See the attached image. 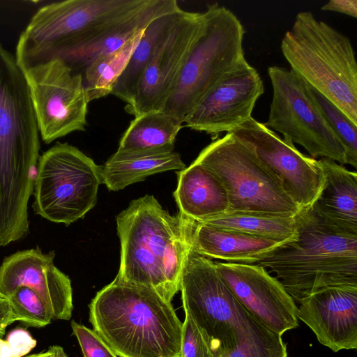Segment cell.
I'll return each mask as SVG.
<instances>
[{
  "label": "cell",
  "mask_w": 357,
  "mask_h": 357,
  "mask_svg": "<svg viewBox=\"0 0 357 357\" xmlns=\"http://www.w3.org/2000/svg\"><path fill=\"white\" fill-rule=\"evenodd\" d=\"M298 238L262 257L297 303L324 287L357 285V234L335 231L311 208L297 215Z\"/></svg>",
  "instance_id": "obj_4"
},
{
  "label": "cell",
  "mask_w": 357,
  "mask_h": 357,
  "mask_svg": "<svg viewBox=\"0 0 357 357\" xmlns=\"http://www.w3.org/2000/svg\"><path fill=\"white\" fill-rule=\"evenodd\" d=\"M182 123L178 119L162 111H152L137 116L123 133L117 151H174Z\"/></svg>",
  "instance_id": "obj_24"
},
{
  "label": "cell",
  "mask_w": 357,
  "mask_h": 357,
  "mask_svg": "<svg viewBox=\"0 0 357 357\" xmlns=\"http://www.w3.org/2000/svg\"><path fill=\"white\" fill-rule=\"evenodd\" d=\"M204 24L162 112L183 123L200 100L245 61V29L236 15L218 3L207 6Z\"/></svg>",
  "instance_id": "obj_7"
},
{
  "label": "cell",
  "mask_w": 357,
  "mask_h": 357,
  "mask_svg": "<svg viewBox=\"0 0 357 357\" xmlns=\"http://www.w3.org/2000/svg\"><path fill=\"white\" fill-rule=\"evenodd\" d=\"M220 357H287V346L282 335L261 326Z\"/></svg>",
  "instance_id": "obj_28"
},
{
  "label": "cell",
  "mask_w": 357,
  "mask_h": 357,
  "mask_svg": "<svg viewBox=\"0 0 357 357\" xmlns=\"http://www.w3.org/2000/svg\"><path fill=\"white\" fill-rule=\"evenodd\" d=\"M194 162L222 184L229 200L227 213L294 217L302 211L281 181L229 132L206 146Z\"/></svg>",
  "instance_id": "obj_9"
},
{
  "label": "cell",
  "mask_w": 357,
  "mask_h": 357,
  "mask_svg": "<svg viewBox=\"0 0 357 357\" xmlns=\"http://www.w3.org/2000/svg\"><path fill=\"white\" fill-rule=\"evenodd\" d=\"M15 321H16L8 300L0 299V337L4 335L6 328Z\"/></svg>",
  "instance_id": "obj_34"
},
{
  "label": "cell",
  "mask_w": 357,
  "mask_h": 357,
  "mask_svg": "<svg viewBox=\"0 0 357 357\" xmlns=\"http://www.w3.org/2000/svg\"><path fill=\"white\" fill-rule=\"evenodd\" d=\"M54 251L38 247L17 251L0 266V293L7 298L16 289L26 287L38 294L52 319L69 320L73 309V289L68 275L54 264Z\"/></svg>",
  "instance_id": "obj_17"
},
{
  "label": "cell",
  "mask_w": 357,
  "mask_h": 357,
  "mask_svg": "<svg viewBox=\"0 0 357 357\" xmlns=\"http://www.w3.org/2000/svg\"><path fill=\"white\" fill-rule=\"evenodd\" d=\"M144 31L128 40L119 49L98 56L86 66L82 76L89 102L112 94Z\"/></svg>",
  "instance_id": "obj_26"
},
{
  "label": "cell",
  "mask_w": 357,
  "mask_h": 357,
  "mask_svg": "<svg viewBox=\"0 0 357 357\" xmlns=\"http://www.w3.org/2000/svg\"><path fill=\"white\" fill-rule=\"evenodd\" d=\"M42 140L50 144L84 131L89 103L82 73L60 60L23 72Z\"/></svg>",
  "instance_id": "obj_12"
},
{
  "label": "cell",
  "mask_w": 357,
  "mask_h": 357,
  "mask_svg": "<svg viewBox=\"0 0 357 357\" xmlns=\"http://www.w3.org/2000/svg\"><path fill=\"white\" fill-rule=\"evenodd\" d=\"M213 262L238 301L266 328L282 335L298 327L296 302L266 268L257 264Z\"/></svg>",
  "instance_id": "obj_15"
},
{
  "label": "cell",
  "mask_w": 357,
  "mask_h": 357,
  "mask_svg": "<svg viewBox=\"0 0 357 357\" xmlns=\"http://www.w3.org/2000/svg\"><path fill=\"white\" fill-rule=\"evenodd\" d=\"M307 86L323 117L341 143L347 164L357 168V125L325 96Z\"/></svg>",
  "instance_id": "obj_27"
},
{
  "label": "cell",
  "mask_w": 357,
  "mask_h": 357,
  "mask_svg": "<svg viewBox=\"0 0 357 357\" xmlns=\"http://www.w3.org/2000/svg\"><path fill=\"white\" fill-rule=\"evenodd\" d=\"M26 357H68L63 349L60 346L50 347L48 350L39 354H32Z\"/></svg>",
  "instance_id": "obj_35"
},
{
  "label": "cell",
  "mask_w": 357,
  "mask_h": 357,
  "mask_svg": "<svg viewBox=\"0 0 357 357\" xmlns=\"http://www.w3.org/2000/svg\"><path fill=\"white\" fill-rule=\"evenodd\" d=\"M292 70L357 125V64L347 36L311 12H300L281 40Z\"/></svg>",
  "instance_id": "obj_6"
},
{
  "label": "cell",
  "mask_w": 357,
  "mask_h": 357,
  "mask_svg": "<svg viewBox=\"0 0 357 357\" xmlns=\"http://www.w3.org/2000/svg\"><path fill=\"white\" fill-rule=\"evenodd\" d=\"M273 88L268 119L264 125L284 139L303 146L312 158L347 164L344 150L323 117L306 84L292 70L270 66Z\"/></svg>",
  "instance_id": "obj_11"
},
{
  "label": "cell",
  "mask_w": 357,
  "mask_h": 357,
  "mask_svg": "<svg viewBox=\"0 0 357 357\" xmlns=\"http://www.w3.org/2000/svg\"><path fill=\"white\" fill-rule=\"evenodd\" d=\"M93 330L119 357H180L182 322L171 302L118 275L89 305Z\"/></svg>",
  "instance_id": "obj_2"
},
{
  "label": "cell",
  "mask_w": 357,
  "mask_h": 357,
  "mask_svg": "<svg viewBox=\"0 0 357 357\" xmlns=\"http://www.w3.org/2000/svg\"><path fill=\"white\" fill-rule=\"evenodd\" d=\"M181 8L153 19L144 29L128 64L118 78L112 94L130 105L143 73L156 50L178 18Z\"/></svg>",
  "instance_id": "obj_23"
},
{
  "label": "cell",
  "mask_w": 357,
  "mask_h": 357,
  "mask_svg": "<svg viewBox=\"0 0 357 357\" xmlns=\"http://www.w3.org/2000/svg\"><path fill=\"white\" fill-rule=\"evenodd\" d=\"M180 357H216L206 337L186 312L182 323Z\"/></svg>",
  "instance_id": "obj_30"
},
{
  "label": "cell",
  "mask_w": 357,
  "mask_h": 357,
  "mask_svg": "<svg viewBox=\"0 0 357 357\" xmlns=\"http://www.w3.org/2000/svg\"><path fill=\"white\" fill-rule=\"evenodd\" d=\"M6 340L9 346L12 357H23L36 345V340L26 330L21 328L11 331Z\"/></svg>",
  "instance_id": "obj_32"
},
{
  "label": "cell",
  "mask_w": 357,
  "mask_h": 357,
  "mask_svg": "<svg viewBox=\"0 0 357 357\" xmlns=\"http://www.w3.org/2000/svg\"><path fill=\"white\" fill-rule=\"evenodd\" d=\"M154 0H66L39 8L21 33L15 58L22 70L69 55L135 17Z\"/></svg>",
  "instance_id": "obj_3"
},
{
  "label": "cell",
  "mask_w": 357,
  "mask_h": 357,
  "mask_svg": "<svg viewBox=\"0 0 357 357\" xmlns=\"http://www.w3.org/2000/svg\"><path fill=\"white\" fill-rule=\"evenodd\" d=\"M298 319L334 352L357 348V285L321 288L298 303Z\"/></svg>",
  "instance_id": "obj_18"
},
{
  "label": "cell",
  "mask_w": 357,
  "mask_h": 357,
  "mask_svg": "<svg viewBox=\"0 0 357 357\" xmlns=\"http://www.w3.org/2000/svg\"><path fill=\"white\" fill-rule=\"evenodd\" d=\"M116 220L121 243L116 275L171 302L191 248V220L180 213L170 215L149 195L130 202Z\"/></svg>",
  "instance_id": "obj_1"
},
{
  "label": "cell",
  "mask_w": 357,
  "mask_h": 357,
  "mask_svg": "<svg viewBox=\"0 0 357 357\" xmlns=\"http://www.w3.org/2000/svg\"><path fill=\"white\" fill-rule=\"evenodd\" d=\"M178 184L174 196L179 213L197 222H202L229 211L225 188L216 176L193 162L178 171Z\"/></svg>",
  "instance_id": "obj_21"
},
{
  "label": "cell",
  "mask_w": 357,
  "mask_h": 357,
  "mask_svg": "<svg viewBox=\"0 0 357 357\" xmlns=\"http://www.w3.org/2000/svg\"><path fill=\"white\" fill-rule=\"evenodd\" d=\"M71 328L83 357H119L93 329L75 321H72Z\"/></svg>",
  "instance_id": "obj_31"
},
{
  "label": "cell",
  "mask_w": 357,
  "mask_h": 357,
  "mask_svg": "<svg viewBox=\"0 0 357 357\" xmlns=\"http://www.w3.org/2000/svg\"><path fill=\"white\" fill-rule=\"evenodd\" d=\"M28 84L15 56L0 43V216L28 208L40 148Z\"/></svg>",
  "instance_id": "obj_5"
},
{
  "label": "cell",
  "mask_w": 357,
  "mask_h": 357,
  "mask_svg": "<svg viewBox=\"0 0 357 357\" xmlns=\"http://www.w3.org/2000/svg\"><path fill=\"white\" fill-rule=\"evenodd\" d=\"M204 20V13L181 10L145 68L133 100L127 105L129 113L135 117L162 109L202 33Z\"/></svg>",
  "instance_id": "obj_14"
},
{
  "label": "cell",
  "mask_w": 357,
  "mask_h": 357,
  "mask_svg": "<svg viewBox=\"0 0 357 357\" xmlns=\"http://www.w3.org/2000/svg\"><path fill=\"white\" fill-rule=\"evenodd\" d=\"M229 133L281 181L301 210L312 206L325 181L318 160L303 154L291 142L252 117Z\"/></svg>",
  "instance_id": "obj_13"
},
{
  "label": "cell",
  "mask_w": 357,
  "mask_h": 357,
  "mask_svg": "<svg viewBox=\"0 0 357 357\" xmlns=\"http://www.w3.org/2000/svg\"><path fill=\"white\" fill-rule=\"evenodd\" d=\"M6 298L1 294L0 293V299Z\"/></svg>",
  "instance_id": "obj_37"
},
{
  "label": "cell",
  "mask_w": 357,
  "mask_h": 357,
  "mask_svg": "<svg viewBox=\"0 0 357 357\" xmlns=\"http://www.w3.org/2000/svg\"><path fill=\"white\" fill-rule=\"evenodd\" d=\"M100 183V166L77 147L56 142L38 158L33 210L68 226L94 207Z\"/></svg>",
  "instance_id": "obj_10"
},
{
  "label": "cell",
  "mask_w": 357,
  "mask_h": 357,
  "mask_svg": "<svg viewBox=\"0 0 357 357\" xmlns=\"http://www.w3.org/2000/svg\"><path fill=\"white\" fill-rule=\"evenodd\" d=\"M180 291L184 312L206 337L216 357L264 326L238 301L214 262L192 248L183 268Z\"/></svg>",
  "instance_id": "obj_8"
},
{
  "label": "cell",
  "mask_w": 357,
  "mask_h": 357,
  "mask_svg": "<svg viewBox=\"0 0 357 357\" xmlns=\"http://www.w3.org/2000/svg\"><path fill=\"white\" fill-rule=\"evenodd\" d=\"M0 357H12L9 346L6 340L0 338Z\"/></svg>",
  "instance_id": "obj_36"
},
{
  "label": "cell",
  "mask_w": 357,
  "mask_h": 357,
  "mask_svg": "<svg viewBox=\"0 0 357 357\" xmlns=\"http://www.w3.org/2000/svg\"><path fill=\"white\" fill-rule=\"evenodd\" d=\"M264 92L259 73L245 60L200 100L183 123L192 130L215 137L229 132L252 117L257 100Z\"/></svg>",
  "instance_id": "obj_16"
},
{
  "label": "cell",
  "mask_w": 357,
  "mask_h": 357,
  "mask_svg": "<svg viewBox=\"0 0 357 357\" xmlns=\"http://www.w3.org/2000/svg\"><path fill=\"white\" fill-rule=\"evenodd\" d=\"M7 299L15 321L36 328H42L51 323L50 313L38 294L31 289L20 287Z\"/></svg>",
  "instance_id": "obj_29"
},
{
  "label": "cell",
  "mask_w": 357,
  "mask_h": 357,
  "mask_svg": "<svg viewBox=\"0 0 357 357\" xmlns=\"http://www.w3.org/2000/svg\"><path fill=\"white\" fill-rule=\"evenodd\" d=\"M202 222L220 229L282 242L291 241L298 238L296 215L226 213Z\"/></svg>",
  "instance_id": "obj_25"
},
{
  "label": "cell",
  "mask_w": 357,
  "mask_h": 357,
  "mask_svg": "<svg viewBox=\"0 0 357 357\" xmlns=\"http://www.w3.org/2000/svg\"><path fill=\"white\" fill-rule=\"evenodd\" d=\"M323 10L340 13L354 18L357 17L356 0H331L321 7Z\"/></svg>",
  "instance_id": "obj_33"
},
{
  "label": "cell",
  "mask_w": 357,
  "mask_h": 357,
  "mask_svg": "<svg viewBox=\"0 0 357 357\" xmlns=\"http://www.w3.org/2000/svg\"><path fill=\"white\" fill-rule=\"evenodd\" d=\"M185 168L180 154L174 151H116L100 166V174L102 183L109 190L118 191L151 175Z\"/></svg>",
  "instance_id": "obj_22"
},
{
  "label": "cell",
  "mask_w": 357,
  "mask_h": 357,
  "mask_svg": "<svg viewBox=\"0 0 357 357\" xmlns=\"http://www.w3.org/2000/svg\"><path fill=\"white\" fill-rule=\"evenodd\" d=\"M285 243L191 220V248L208 259L255 264Z\"/></svg>",
  "instance_id": "obj_20"
},
{
  "label": "cell",
  "mask_w": 357,
  "mask_h": 357,
  "mask_svg": "<svg viewBox=\"0 0 357 357\" xmlns=\"http://www.w3.org/2000/svg\"><path fill=\"white\" fill-rule=\"evenodd\" d=\"M319 160L324 175L321 193L310 207L335 231L357 234V174L328 158Z\"/></svg>",
  "instance_id": "obj_19"
}]
</instances>
